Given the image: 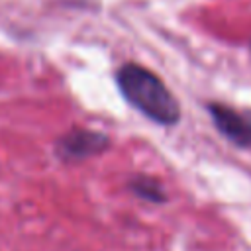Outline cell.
I'll return each mask as SVG.
<instances>
[{
    "label": "cell",
    "mask_w": 251,
    "mask_h": 251,
    "mask_svg": "<svg viewBox=\"0 0 251 251\" xmlns=\"http://www.w3.org/2000/svg\"><path fill=\"white\" fill-rule=\"evenodd\" d=\"M110 139L106 137V133L92 129H73L59 139L57 153L67 161H78L104 151Z\"/></svg>",
    "instance_id": "obj_2"
},
{
    "label": "cell",
    "mask_w": 251,
    "mask_h": 251,
    "mask_svg": "<svg viewBox=\"0 0 251 251\" xmlns=\"http://www.w3.org/2000/svg\"><path fill=\"white\" fill-rule=\"evenodd\" d=\"M116 80L124 98L145 118L161 126H175L180 120L176 98L153 71L135 63H126L118 69Z\"/></svg>",
    "instance_id": "obj_1"
},
{
    "label": "cell",
    "mask_w": 251,
    "mask_h": 251,
    "mask_svg": "<svg viewBox=\"0 0 251 251\" xmlns=\"http://www.w3.org/2000/svg\"><path fill=\"white\" fill-rule=\"evenodd\" d=\"M210 114H212V120L216 124V127L227 137L231 139L233 143L237 145H251V135H249V127H247V122H245V116L235 112L233 108L226 106V104H210L208 106Z\"/></svg>",
    "instance_id": "obj_3"
},
{
    "label": "cell",
    "mask_w": 251,
    "mask_h": 251,
    "mask_svg": "<svg viewBox=\"0 0 251 251\" xmlns=\"http://www.w3.org/2000/svg\"><path fill=\"white\" fill-rule=\"evenodd\" d=\"M129 188L143 200H149V202H163L165 200V190L163 186L155 180V178H149V176H135L131 178L129 182Z\"/></svg>",
    "instance_id": "obj_4"
},
{
    "label": "cell",
    "mask_w": 251,
    "mask_h": 251,
    "mask_svg": "<svg viewBox=\"0 0 251 251\" xmlns=\"http://www.w3.org/2000/svg\"><path fill=\"white\" fill-rule=\"evenodd\" d=\"M243 116H245V122H247V127H249V135H251V110H245Z\"/></svg>",
    "instance_id": "obj_5"
}]
</instances>
